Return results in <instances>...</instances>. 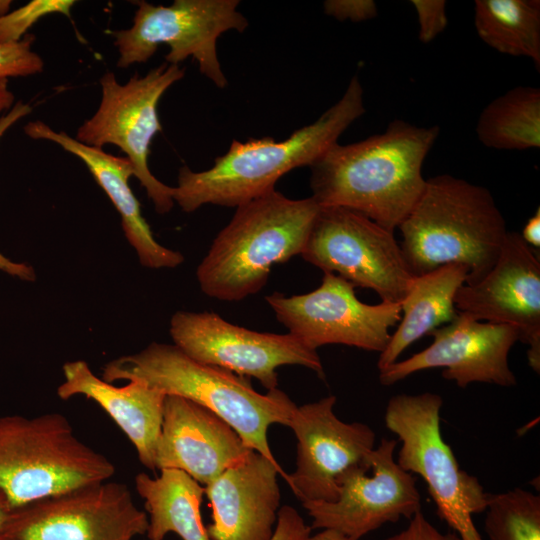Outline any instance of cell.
Instances as JSON below:
<instances>
[{"mask_svg":"<svg viewBox=\"0 0 540 540\" xmlns=\"http://www.w3.org/2000/svg\"><path fill=\"white\" fill-rule=\"evenodd\" d=\"M439 132L438 126L397 119L383 133L334 144L310 166L311 197L319 206L356 211L394 232L425 188L422 167Z\"/></svg>","mask_w":540,"mask_h":540,"instance_id":"obj_1","label":"cell"},{"mask_svg":"<svg viewBox=\"0 0 540 540\" xmlns=\"http://www.w3.org/2000/svg\"><path fill=\"white\" fill-rule=\"evenodd\" d=\"M364 113L363 88L355 75L334 105L287 139L233 140L209 169L195 172L182 166L178 184L173 187V200L184 212L191 213L208 204L238 207L269 193L291 170L314 164Z\"/></svg>","mask_w":540,"mask_h":540,"instance_id":"obj_2","label":"cell"},{"mask_svg":"<svg viewBox=\"0 0 540 540\" xmlns=\"http://www.w3.org/2000/svg\"><path fill=\"white\" fill-rule=\"evenodd\" d=\"M398 229L399 245L413 276L458 264L468 270L467 285L490 271L508 233L487 188L448 174L426 180L420 198Z\"/></svg>","mask_w":540,"mask_h":540,"instance_id":"obj_3","label":"cell"},{"mask_svg":"<svg viewBox=\"0 0 540 540\" xmlns=\"http://www.w3.org/2000/svg\"><path fill=\"white\" fill-rule=\"evenodd\" d=\"M102 379L139 380L166 395L189 399L218 415L251 449L271 461L267 439L272 424L288 425L296 404L276 388L257 392L250 378L197 362L177 346L152 342L142 351L105 365Z\"/></svg>","mask_w":540,"mask_h":540,"instance_id":"obj_4","label":"cell"},{"mask_svg":"<svg viewBox=\"0 0 540 540\" xmlns=\"http://www.w3.org/2000/svg\"><path fill=\"white\" fill-rule=\"evenodd\" d=\"M319 208L276 189L236 207L197 267L202 292L227 302L258 293L274 265L301 254Z\"/></svg>","mask_w":540,"mask_h":540,"instance_id":"obj_5","label":"cell"},{"mask_svg":"<svg viewBox=\"0 0 540 540\" xmlns=\"http://www.w3.org/2000/svg\"><path fill=\"white\" fill-rule=\"evenodd\" d=\"M114 473L113 463L79 440L62 414L0 416V492L10 511Z\"/></svg>","mask_w":540,"mask_h":540,"instance_id":"obj_6","label":"cell"},{"mask_svg":"<svg viewBox=\"0 0 540 540\" xmlns=\"http://www.w3.org/2000/svg\"><path fill=\"white\" fill-rule=\"evenodd\" d=\"M440 395L398 394L386 406V427L401 442L397 464L426 482L439 516L462 540H483L472 516L484 512L489 493L479 480L460 469L440 428Z\"/></svg>","mask_w":540,"mask_h":540,"instance_id":"obj_7","label":"cell"},{"mask_svg":"<svg viewBox=\"0 0 540 540\" xmlns=\"http://www.w3.org/2000/svg\"><path fill=\"white\" fill-rule=\"evenodd\" d=\"M238 0H175L169 6L140 1L133 25L112 32L119 51L117 67L146 62L161 44L170 50L166 63L193 57L200 72L218 88L227 85L217 56V40L224 32H244L248 20Z\"/></svg>","mask_w":540,"mask_h":540,"instance_id":"obj_8","label":"cell"},{"mask_svg":"<svg viewBox=\"0 0 540 540\" xmlns=\"http://www.w3.org/2000/svg\"><path fill=\"white\" fill-rule=\"evenodd\" d=\"M184 73L179 65L166 62L144 76H132L125 84H120L112 72L105 73L100 79V105L78 128L75 138L96 148L106 144L119 147L131 161L134 176L159 214L172 209L173 187L151 173L148 156L153 137L162 130L157 110L159 100L171 85L184 77Z\"/></svg>","mask_w":540,"mask_h":540,"instance_id":"obj_9","label":"cell"},{"mask_svg":"<svg viewBox=\"0 0 540 540\" xmlns=\"http://www.w3.org/2000/svg\"><path fill=\"white\" fill-rule=\"evenodd\" d=\"M300 255L385 303H401L414 278L393 232L343 207L320 206Z\"/></svg>","mask_w":540,"mask_h":540,"instance_id":"obj_10","label":"cell"},{"mask_svg":"<svg viewBox=\"0 0 540 540\" xmlns=\"http://www.w3.org/2000/svg\"><path fill=\"white\" fill-rule=\"evenodd\" d=\"M148 516L128 487L97 482L10 511L0 533L9 540H133Z\"/></svg>","mask_w":540,"mask_h":540,"instance_id":"obj_11","label":"cell"},{"mask_svg":"<svg viewBox=\"0 0 540 540\" xmlns=\"http://www.w3.org/2000/svg\"><path fill=\"white\" fill-rule=\"evenodd\" d=\"M174 345L193 360L254 377L268 391L278 388L277 368L300 365L324 379L316 350L290 333L257 332L214 312H176L170 321Z\"/></svg>","mask_w":540,"mask_h":540,"instance_id":"obj_12","label":"cell"},{"mask_svg":"<svg viewBox=\"0 0 540 540\" xmlns=\"http://www.w3.org/2000/svg\"><path fill=\"white\" fill-rule=\"evenodd\" d=\"M354 289L340 276L324 272L313 291L292 296L274 292L265 300L288 333L312 350L342 344L381 353L390 340V328L401 319V304L369 305L357 298Z\"/></svg>","mask_w":540,"mask_h":540,"instance_id":"obj_13","label":"cell"},{"mask_svg":"<svg viewBox=\"0 0 540 540\" xmlns=\"http://www.w3.org/2000/svg\"><path fill=\"white\" fill-rule=\"evenodd\" d=\"M335 403L330 395L296 406L287 425L297 438V458L285 481L302 503L336 501L341 477L371 464L375 432L362 422L340 420Z\"/></svg>","mask_w":540,"mask_h":540,"instance_id":"obj_14","label":"cell"},{"mask_svg":"<svg viewBox=\"0 0 540 540\" xmlns=\"http://www.w3.org/2000/svg\"><path fill=\"white\" fill-rule=\"evenodd\" d=\"M397 440L382 438L371 464L345 473L334 502H305L311 528L334 529L354 540L421 511V497L413 475L394 458Z\"/></svg>","mask_w":540,"mask_h":540,"instance_id":"obj_15","label":"cell"},{"mask_svg":"<svg viewBox=\"0 0 540 540\" xmlns=\"http://www.w3.org/2000/svg\"><path fill=\"white\" fill-rule=\"evenodd\" d=\"M429 335L433 342L427 348L379 371L382 385H393L431 368H443V378L460 388L476 382L502 387L516 385L508 354L519 341L517 328L479 321L458 312L452 322Z\"/></svg>","mask_w":540,"mask_h":540,"instance_id":"obj_16","label":"cell"},{"mask_svg":"<svg viewBox=\"0 0 540 540\" xmlns=\"http://www.w3.org/2000/svg\"><path fill=\"white\" fill-rule=\"evenodd\" d=\"M454 304L476 320L517 328L529 366L540 373V260L519 233L508 231L493 267L477 283L463 284Z\"/></svg>","mask_w":540,"mask_h":540,"instance_id":"obj_17","label":"cell"},{"mask_svg":"<svg viewBox=\"0 0 540 540\" xmlns=\"http://www.w3.org/2000/svg\"><path fill=\"white\" fill-rule=\"evenodd\" d=\"M252 450L209 409L178 395H166L156 470H180L207 485Z\"/></svg>","mask_w":540,"mask_h":540,"instance_id":"obj_18","label":"cell"},{"mask_svg":"<svg viewBox=\"0 0 540 540\" xmlns=\"http://www.w3.org/2000/svg\"><path fill=\"white\" fill-rule=\"evenodd\" d=\"M277 461L252 450L205 485L212 508L206 529L212 540H271L280 505Z\"/></svg>","mask_w":540,"mask_h":540,"instance_id":"obj_19","label":"cell"},{"mask_svg":"<svg viewBox=\"0 0 540 540\" xmlns=\"http://www.w3.org/2000/svg\"><path fill=\"white\" fill-rule=\"evenodd\" d=\"M25 133L33 139L52 141L80 158L98 185L105 191L122 219V228L134 247L140 263L151 269L175 268L184 261L183 255L160 245L141 212L128 180L134 168L127 157H117L102 148L85 145L65 132H56L41 121L29 122Z\"/></svg>","mask_w":540,"mask_h":540,"instance_id":"obj_20","label":"cell"},{"mask_svg":"<svg viewBox=\"0 0 540 540\" xmlns=\"http://www.w3.org/2000/svg\"><path fill=\"white\" fill-rule=\"evenodd\" d=\"M63 374L65 380L57 389L59 398L67 400L83 395L95 401L134 445L141 464L156 470V448L166 394L139 380L114 386L98 378L83 360L65 363Z\"/></svg>","mask_w":540,"mask_h":540,"instance_id":"obj_21","label":"cell"},{"mask_svg":"<svg viewBox=\"0 0 540 540\" xmlns=\"http://www.w3.org/2000/svg\"><path fill=\"white\" fill-rule=\"evenodd\" d=\"M467 275L465 266L448 264L414 276L400 303V323L379 355V371L398 361L404 350L422 336L455 319L458 314L454 304L455 295L465 284Z\"/></svg>","mask_w":540,"mask_h":540,"instance_id":"obj_22","label":"cell"},{"mask_svg":"<svg viewBox=\"0 0 540 540\" xmlns=\"http://www.w3.org/2000/svg\"><path fill=\"white\" fill-rule=\"evenodd\" d=\"M137 493L144 499L149 540H163L172 532L182 540H212L203 525L200 506L205 488L183 471L160 470L150 477H135Z\"/></svg>","mask_w":540,"mask_h":540,"instance_id":"obj_23","label":"cell"},{"mask_svg":"<svg viewBox=\"0 0 540 540\" xmlns=\"http://www.w3.org/2000/svg\"><path fill=\"white\" fill-rule=\"evenodd\" d=\"M479 38L500 53L530 58L540 71V1L476 0Z\"/></svg>","mask_w":540,"mask_h":540,"instance_id":"obj_24","label":"cell"},{"mask_svg":"<svg viewBox=\"0 0 540 540\" xmlns=\"http://www.w3.org/2000/svg\"><path fill=\"white\" fill-rule=\"evenodd\" d=\"M476 134L486 147L527 150L540 147V89L517 86L480 113Z\"/></svg>","mask_w":540,"mask_h":540,"instance_id":"obj_25","label":"cell"},{"mask_svg":"<svg viewBox=\"0 0 540 540\" xmlns=\"http://www.w3.org/2000/svg\"><path fill=\"white\" fill-rule=\"evenodd\" d=\"M484 530L490 540H540V496L523 488L491 494Z\"/></svg>","mask_w":540,"mask_h":540,"instance_id":"obj_26","label":"cell"},{"mask_svg":"<svg viewBox=\"0 0 540 540\" xmlns=\"http://www.w3.org/2000/svg\"><path fill=\"white\" fill-rule=\"evenodd\" d=\"M72 0H34L0 17V44L21 40L22 35L38 19L50 13L70 15Z\"/></svg>","mask_w":540,"mask_h":540,"instance_id":"obj_27","label":"cell"},{"mask_svg":"<svg viewBox=\"0 0 540 540\" xmlns=\"http://www.w3.org/2000/svg\"><path fill=\"white\" fill-rule=\"evenodd\" d=\"M33 36L18 42L0 44V79L28 76L43 70V60L32 51Z\"/></svg>","mask_w":540,"mask_h":540,"instance_id":"obj_28","label":"cell"},{"mask_svg":"<svg viewBox=\"0 0 540 540\" xmlns=\"http://www.w3.org/2000/svg\"><path fill=\"white\" fill-rule=\"evenodd\" d=\"M419 23V40L427 44L442 33L448 24L446 1L412 0Z\"/></svg>","mask_w":540,"mask_h":540,"instance_id":"obj_29","label":"cell"},{"mask_svg":"<svg viewBox=\"0 0 540 540\" xmlns=\"http://www.w3.org/2000/svg\"><path fill=\"white\" fill-rule=\"evenodd\" d=\"M323 7L325 14L339 21L362 22L378 15L377 5L373 0H327Z\"/></svg>","mask_w":540,"mask_h":540,"instance_id":"obj_30","label":"cell"},{"mask_svg":"<svg viewBox=\"0 0 540 540\" xmlns=\"http://www.w3.org/2000/svg\"><path fill=\"white\" fill-rule=\"evenodd\" d=\"M31 112L28 104L18 102L3 117L0 118V138L19 119ZM0 270L5 273L26 281H33L36 278L33 268L25 263L12 262L0 253Z\"/></svg>","mask_w":540,"mask_h":540,"instance_id":"obj_31","label":"cell"},{"mask_svg":"<svg viewBox=\"0 0 540 540\" xmlns=\"http://www.w3.org/2000/svg\"><path fill=\"white\" fill-rule=\"evenodd\" d=\"M384 540H462L453 532L443 533L439 531L423 514L417 512L409 519L405 529Z\"/></svg>","mask_w":540,"mask_h":540,"instance_id":"obj_32","label":"cell"},{"mask_svg":"<svg viewBox=\"0 0 540 540\" xmlns=\"http://www.w3.org/2000/svg\"><path fill=\"white\" fill-rule=\"evenodd\" d=\"M311 530L296 509L285 505L278 511L271 540H306L311 535Z\"/></svg>","mask_w":540,"mask_h":540,"instance_id":"obj_33","label":"cell"},{"mask_svg":"<svg viewBox=\"0 0 540 540\" xmlns=\"http://www.w3.org/2000/svg\"><path fill=\"white\" fill-rule=\"evenodd\" d=\"M524 242L533 248L540 247V208L538 207L534 215L530 217L520 234Z\"/></svg>","mask_w":540,"mask_h":540,"instance_id":"obj_34","label":"cell"},{"mask_svg":"<svg viewBox=\"0 0 540 540\" xmlns=\"http://www.w3.org/2000/svg\"><path fill=\"white\" fill-rule=\"evenodd\" d=\"M306 540H354L334 529H321L320 532L310 535Z\"/></svg>","mask_w":540,"mask_h":540,"instance_id":"obj_35","label":"cell"},{"mask_svg":"<svg viewBox=\"0 0 540 540\" xmlns=\"http://www.w3.org/2000/svg\"><path fill=\"white\" fill-rule=\"evenodd\" d=\"M8 79H0V112L8 109L14 102V95L8 89Z\"/></svg>","mask_w":540,"mask_h":540,"instance_id":"obj_36","label":"cell"},{"mask_svg":"<svg viewBox=\"0 0 540 540\" xmlns=\"http://www.w3.org/2000/svg\"><path fill=\"white\" fill-rule=\"evenodd\" d=\"M9 513L10 508L7 504V501L4 495L0 492V533L6 523Z\"/></svg>","mask_w":540,"mask_h":540,"instance_id":"obj_37","label":"cell"},{"mask_svg":"<svg viewBox=\"0 0 540 540\" xmlns=\"http://www.w3.org/2000/svg\"><path fill=\"white\" fill-rule=\"evenodd\" d=\"M10 3V1H0V17L8 13Z\"/></svg>","mask_w":540,"mask_h":540,"instance_id":"obj_38","label":"cell"},{"mask_svg":"<svg viewBox=\"0 0 540 540\" xmlns=\"http://www.w3.org/2000/svg\"><path fill=\"white\" fill-rule=\"evenodd\" d=\"M0 540H9V539H7V538L3 537L2 535H0Z\"/></svg>","mask_w":540,"mask_h":540,"instance_id":"obj_39","label":"cell"}]
</instances>
